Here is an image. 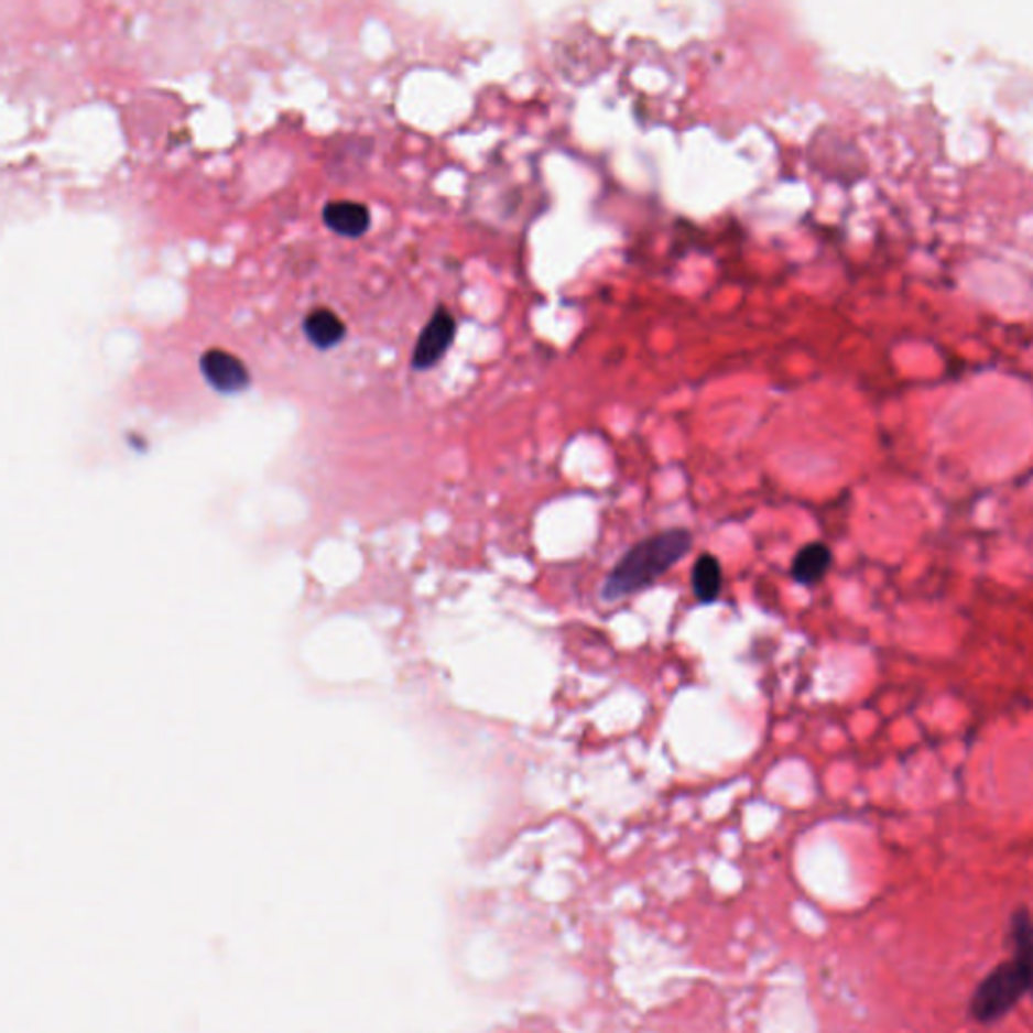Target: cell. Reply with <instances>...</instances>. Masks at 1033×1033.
I'll use <instances>...</instances> for the list:
<instances>
[{
  "label": "cell",
  "mask_w": 1033,
  "mask_h": 1033,
  "mask_svg": "<svg viewBox=\"0 0 1033 1033\" xmlns=\"http://www.w3.org/2000/svg\"><path fill=\"white\" fill-rule=\"evenodd\" d=\"M1010 940L1011 959L996 965L975 987L969 1015L977 1023L1001 1022L1025 996H1033V914L1027 906L1011 914Z\"/></svg>",
  "instance_id": "obj_1"
},
{
  "label": "cell",
  "mask_w": 1033,
  "mask_h": 1033,
  "mask_svg": "<svg viewBox=\"0 0 1033 1033\" xmlns=\"http://www.w3.org/2000/svg\"><path fill=\"white\" fill-rule=\"evenodd\" d=\"M693 547L691 531L683 528L666 529L646 540L638 541L613 565L606 577L601 596L604 600H624L642 589L650 588L656 579L671 572Z\"/></svg>",
  "instance_id": "obj_2"
},
{
  "label": "cell",
  "mask_w": 1033,
  "mask_h": 1033,
  "mask_svg": "<svg viewBox=\"0 0 1033 1033\" xmlns=\"http://www.w3.org/2000/svg\"><path fill=\"white\" fill-rule=\"evenodd\" d=\"M455 336H457L455 315L448 312L445 305H438L416 339V346L412 351V368L416 372H426L434 368L445 358L446 351L455 341Z\"/></svg>",
  "instance_id": "obj_3"
},
{
  "label": "cell",
  "mask_w": 1033,
  "mask_h": 1033,
  "mask_svg": "<svg viewBox=\"0 0 1033 1033\" xmlns=\"http://www.w3.org/2000/svg\"><path fill=\"white\" fill-rule=\"evenodd\" d=\"M200 372L206 382L222 394H237L251 384L247 363L227 349H206L200 358Z\"/></svg>",
  "instance_id": "obj_4"
},
{
  "label": "cell",
  "mask_w": 1033,
  "mask_h": 1033,
  "mask_svg": "<svg viewBox=\"0 0 1033 1033\" xmlns=\"http://www.w3.org/2000/svg\"><path fill=\"white\" fill-rule=\"evenodd\" d=\"M325 227L341 237L358 239L366 235L372 225L368 206L354 200H334L324 206Z\"/></svg>",
  "instance_id": "obj_5"
},
{
  "label": "cell",
  "mask_w": 1033,
  "mask_h": 1033,
  "mask_svg": "<svg viewBox=\"0 0 1033 1033\" xmlns=\"http://www.w3.org/2000/svg\"><path fill=\"white\" fill-rule=\"evenodd\" d=\"M831 567V552L826 543H807L795 553L792 564V576L802 586H816Z\"/></svg>",
  "instance_id": "obj_6"
},
{
  "label": "cell",
  "mask_w": 1033,
  "mask_h": 1033,
  "mask_svg": "<svg viewBox=\"0 0 1033 1033\" xmlns=\"http://www.w3.org/2000/svg\"><path fill=\"white\" fill-rule=\"evenodd\" d=\"M303 331L315 348L329 349L341 344L348 329L339 315L327 307H317L303 319Z\"/></svg>",
  "instance_id": "obj_7"
},
{
  "label": "cell",
  "mask_w": 1033,
  "mask_h": 1033,
  "mask_svg": "<svg viewBox=\"0 0 1033 1033\" xmlns=\"http://www.w3.org/2000/svg\"><path fill=\"white\" fill-rule=\"evenodd\" d=\"M691 586L693 594L700 604H713L719 600L722 591L721 562L713 553L698 555L697 562L691 569Z\"/></svg>",
  "instance_id": "obj_8"
}]
</instances>
